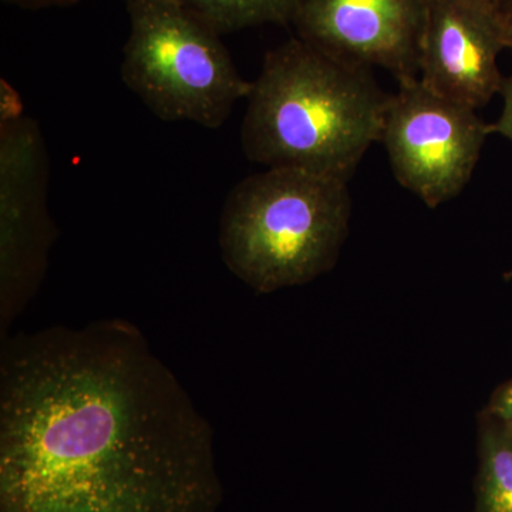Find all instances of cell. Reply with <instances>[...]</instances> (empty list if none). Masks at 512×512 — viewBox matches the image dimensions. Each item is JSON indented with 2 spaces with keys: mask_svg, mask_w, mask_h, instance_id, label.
<instances>
[{
  "mask_svg": "<svg viewBox=\"0 0 512 512\" xmlns=\"http://www.w3.org/2000/svg\"><path fill=\"white\" fill-rule=\"evenodd\" d=\"M211 424L123 319L0 355V512H218Z\"/></svg>",
  "mask_w": 512,
  "mask_h": 512,
  "instance_id": "6da1fadb",
  "label": "cell"
},
{
  "mask_svg": "<svg viewBox=\"0 0 512 512\" xmlns=\"http://www.w3.org/2000/svg\"><path fill=\"white\" fill-rule=\"evenodd\" d=\"M390 94L372 69L303 40L266 53L252 82L241 144L252 163L350 181L379 143Z\"/></svg>",
  "mask_w": 512,
  "mask_h": 512,
  "instance_id": "7a4b0ae2",
  "label": "cell"
},
{
  "mask_svg": "<svg viewBox=\"0 0 512 512\" xmlns=\"http://www.w3.org/2000/svg\"><path fill=\"white\" fill-rule=\"evenodd\" d=\"M350 217L348 181L266 168L235 185L225 200L222 259L259 293L305 285L338 262Z\"/></svg>",
  "mask_w": 512,
  "mask_h": 512,
  "instance_id": "3957f363",
  "label": "cell"
},
{
  "mask_svg": "<svg viewBox=\"0 0 512 512\" xmlns=\"http://www.w3.org/2000/svg\"><path fill=\"white\" fill-rule=\"evenodd\" d=\"M130 35L121 77L131 92L163 121L220 128L247 82L214 32L181 0H126Z\"/></svg>",
  "mask_w": 512,
  "mask_h": 512,
  "instance_id": "277c9868",
  "label": "cell"
},
{
  "mask_svg": "<svg viewBox=\"0 0 512 512\" xmlns=\"http://www.w3.org/2000/svg\"><path fill=\"white\" fill-rule=\"evenodd\" d=\"M49 156L39 124L2 82L0 114V335L35 298L56 239L47 207Z\"/></svg>",
  "mask_w": 512,
  "mask_h": 512,
  "instance_id": "5b68a950",
  "label": "cell"
},
{
  "mask_svg": "<svg viewBox=\"0 0 512 512\" xmlns=\"http://www.w3.org/2000/svg\"><path fill=\"white\" fill-rule=\"evenodd\" d=\"M490 136L491 124L476 109L434 93L413 77L390 94L380 143L397 183L437 208L470 183Z\"/></svg>",
  "mask_w": 512,
  "mask_h": 512,
  "instance_id": "8992f818",
  "label": "cell"
},
{
  "mask_svg": "<svg viewBox=\"0 0 512 512\" xmlns=\"http://www.w3.org/2000/svg\"><path fill=\"white\" fill-rule=\"evenodd\" d=\"M430 0H298L296 37L345 62L387 70L397 82L419 77Z\"/></svg>",
  "mask_w": 512,
  "mask_h": 512,
  "instance_id": "52a82bcc",
  "label": "cell"
},
{
  "mask_svg": "<svg viewBox=\"0 0 512 512\" xmlns=\"http://www.w3.org/2000/svg\"><path fill=\"white\" fill-rule=\"evenodd\" d=\"M507 47L503 3L430 0L421 39L419 79L424 86L471 109L500 94L498 59Z\"/></svg>",
  "mask_w": 512,
  "mask_h": 512,
  "instance_id": "ba28073f",
  "label": "cell"
},
{
  "mask_svg": "<svg viewBox=\"0 0 512 512\" xmlns=\"http://www.w3.org/2000/svg\"><path fill=\"white\" fill-rule=\"evenodd\" d=\"M476 512H512V427L490 417L480 434Z\"/></svg>",
  "mask_w": 512,
  "mask_h": 512,
  "instance_id": "9c48e42d",
  "label": "cell"
},
{
  "mask_svg": "<svg viewBox=\"0 0 512 512\" xmlns=\"http://www.w3.org/2000/svg\"><path fill=\"white\" fill-rule=\"evenodd\" d=\"M218 35L261 25H291L298 0H181Z\"/></svg>",
  "mask_w": 512,
  "mask_h": 512,
  "instance_id": "30bf717a",
  "label": "cell"
},
{
  "mask_svg": "<svg viewBox=\"0 0 512 512\" xmlns=\"http://www.w3.org/2000/svg\"><path fill=\"white\" fill-rule=\"evenodd\" d=\"M487 417L512 427V380L495 390L487 407Z\"/></svg>",
  "mask_w": 512,
  "mask_h": 512,
  "instance_id": "8fae6325",
  "label": "cell"
},
{
  "mask_svg": "<svg viewBox=\"0 0 512 512\" xmlns=\"http://www.w3.org/2000/svg\"><path fill=\"white\" fill-rule=\"evenodd\" d=\"M500 96L503 97V110L497 121L491 124L493 134H500L512 143V74L504 76Z\"/></svg>",
  "mask_w": 512,
  "mask_h": 512,
  "instance_id": "7c38bea8",
  "label": "cell"
},
{
  "mask_svg": "<svg viewBox=\"0 0 512 512\" xmlns=\"http://www.w3.org/2000/svg\"><path fill=\"white\" fill-rule=\"evenodd\" d=\"M8 5L25 10H43L52 8H69L82 0H3Z\"/></svg>",
  "mask_w": 512,
  "mask_h": 512,
  "instance_id": "4fadbf2b",
  "label": "cell"
},
{
  "mask_svg": "<svg viewBox=\"0 0 512 512\" xmlns=\"http://www.w3.org/2000/svg\"><path fill=\"white\" fill-rule=\"evenodd\" d=\"M504 20H505V33H507V47L512 52V0L511 2L503 3Z\"/></svg>",
  "mask_w": 512,
  "mask_h": 512,
  "instance_id": "5bb4252c",
  "label": "cell"
},
{
  "mask_svg": "<svg viewBox=\"0 0 512 512\" xmlns=\"http://www.w3.org/2000/svg\"><path fill=\"white\" fill-rule=\"evenodd\" d=\"M498 2H500V3H507V2H511V0H498Z\"/></svg>",
  "mask_w": 512,
  "mask_h": 512,
  "instance_id": "9a60e30c",
  "label": "cell"
}]
</instances>
